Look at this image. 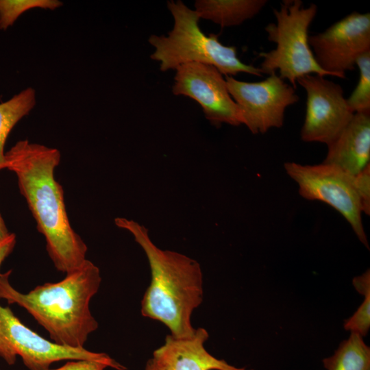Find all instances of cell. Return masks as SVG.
I'll return each instance as SVG.
<instances>
[{
    "mask_svg": "<svg viewBox=\"0 0 370 370\" xmlns=\"http://www.w3.org/2000/svg\"><path fill=\"white\" fill-rule=\"evenodd\" d=\"M60 158L56 148L21 140L5 152V169L16 175L56 269L67 273L87 260L88 247L70 223L64 190L55 178Z\"/></svg>",
    "mask_w": 370,
    "mask_h": 370,
    "instance_id": "6da1fadb",
    "label": "cell"
},
{
    "mask_svg": "<svg viewBox=\"0 0 370 370\" xmlns=\"http://www.w3.org/2000/svg\"><path fill=\"white\" fill-rule=\"evenodd\" d=\"M11 272L0 273V299L26 310L55 343L84 347L89 335L98 328L90 309V300L101 282L98 267L87 259L79 268L66 273L63 280L38 285L27 293L12 286Z\"/></svg>",
    "mask_w": 370,
    "mask_h": 370,
    "instance_id": "7a4b0ae2",
    "label": "cell"
},
{
    "mask_svg": "<svg viewBox=\"0 0 370 370\" xmlns=\"http://www.w3.org/2000/svg\"><path fill=\"white\" fill-rule=\"evenodd\" d=\"M114 223L132 234L149 264L151 282L141 300L142 315L163 323L172 336H192V314L203 301L200 264L180 253L160 249L147 228L133 220L117 217Z\"/></svg>",
    "mask_w": 370,
    "mask_h": 370,
    "instance_id": "3957f363",
    "label": "cell"
},
{
    "mask_svg": "<svg viewBox=\"0 0 370 370\" xmlns=\"http://www.w3.org/2000/svg\"><path fill=\"white\" fill-rule=\"evenodd\" d=\"M167 6L174 20L168 36L151 35L149 42L155 48L152 60L160 62V69L166 71L190 62L214 66L222 75L234 76L246 73L262 77L260 68L247 64L237 56L236 48L223 45L218 35H206L199 26L195 10L182 1H170Z\"/></svg>",
    "mask_w": 370,
    "mask_h": 370,
    "instance_id": "277c9868",
    "label": "cell"
},
{
    "mask_svg": "<svg viewBox=\"0 0 370 370\" xmlns=\"http://www.w3.org/2000/svg\"><path fill=\"white\" fill-rule=\"evenodd\" d=\"M317 12L315 4L305 7L300 0L283 1L280 9H273L276 21L267 24L264 30L276 47L258 54L262 58V74L278 72L295 88L297 79L305 75L330 76L318 65L308 42V29Z\"/></svg>",
    "mask_w": 370,
    "mask_h": 370,
    "instance_id": "5b68a950",
    "label": "cell"
},
{
    "mask_svg": "<svg viewBox=\"0 0 370 370\" xmlns=\"http://www.w3.org/2000/svg\"><path fill=\"white\" fill-rule=\"evenodd\" d=\"M17 356L28 370H51L53 363L61 360L90 361L126 369L107 354L63 346L43 338L23 324L10 307L0 304V357L12 365Z\"/></svg>",
    "mask_w": 370,
    "mask_h": 370,
    "instance_id": "8992f818",
    "label": "cell"
},
{
    "mask_svg": "<svg viewBox=\"0 0 370 370\" xmlns=\"http://www.w3.org/2000/svg\"><path fill=\"white\" fill-rule=\"evenodd\" d=\"M284 167L286 174L297 184L301 197L324 202L335 209L346 219L360 241L369 249L354 176L323 162L304 165L288 162L284 163Z\"/></svg>",
    "mask_w": 370,
    "mask_h": 370,
    "instance_id": "52a82bcc",
    "label": "cell"
},
{
    "mask_svg": "<svg viewBox=\"0 0 370 370\" xmlns=\"http://www.w3.org/2000/svg\"><path fill=\"white\" fill-rule=\"evenodd\" d=\"M225 80L242 124L254 134L281 127L286 108L299 101L295 88L276 73L258 82L239 81L232 76H226Z\"/></svg>",
    "mask_w": 370,
    "mask_h": 370,
    "instance_id": "ba28073f",
    "label": "cell"
},
{
    "mask_svg": "<svg viewBox=\"0 0 370 370\" xmlns=\"http://www.w3.org/2000/svg\"><path fill=\"white\" fill-rule=\"evenodd\" d=\"M308 42L321 69L330 76L345 78L357 59L370 51V14L352 12L325 31L309 36Z\"/></svg>",
    "mask_w": 370,
    "mask_h": 370,
    "instance_id": "9c48e42d",
    "label": "cell"
},
{
    "mask_svg": "<svg viewBox=\"0 0 370 370\" xmlns=\"http://www.w3.org/2000/svg\"><path fill=\"white\" fill-rule=\"evenodd\" d=\"M306 93V114L301 139L307 143H331L352 119L341 86L324 76L310 74L297 79Z\"/></svg>",
    "mask_w": 370,
    "mask_h": 370,
    "instance_id": "30bf717a",
    "label": "cell"
},
{
    "mask_svg": "<svg viewBox=\"0 0 370 370\" xmlns=\"http://www.w3.org/2000/svg\"><path fill=\"white\" fill-rule=\"evenodd\" d=\"M173 86L175 95L188 97L200 104L206 118L220 127L242 124L240 110L230 95L225 79L213 66L186 63L176 69Z\"/></svg>",
    "mask_w": 370,
    "mask_h": 370,
    "instance_id": "8fae6325",
    "label": "cell"
},
{
    "mask_svg": "<svg viewBox=\"0 0 370 370\" xmlns=\"http://www.w3.org/2000/svg\"><path fill=\"white\" fill-rule=\"evenodd\" d=\"M208 333L195 329L188 337L167 335L164 343L153 353L152 359L160 370H247L229 365L209 354L204 347Z\"/></svg>",
    "mask_w": 370,
    "mask_h": 370,
    "instance_id": "7c38bea8",
    "label": "cell"
},
{
    "mask_svg": "<svg viewBox=\"0 0 370 370\" xmlns=\"http://www.w3.org/2000/svg\"><path fill=\"white\" fill-rule=\"evenodd\" d=\"M328 146L323 162L354 176L370 160V112L354 113L338 136Z\"/></svg>",
    "mask_w": 370,
    "mask_h": 370,
    "instance_id": "4fadbf2b",
    "label": "cell"
},
{
    "mask_svg": "<svg viewBox=\"0 0 370 370\" xmlns=\"http://www.w3.org/2000/svg\"><path fill=\"white\" fill-rule=\"evenodd\" d=\"M267 3L266 0H197L195 11L200 18L222 27H231L254 17Z\"/></svg>",
    "mask_w": 370,
    "mask_h": 370,
    "instance_id": "5bb4252c",
    "label": "cell"
},
{
    "mask_svg": "<svg viewBox=\"0 0 370 370\" xmlns=\"http://www.w3.org/2000/svg\"><path fill=\"white\" fill-rule=\"evenodd\" d=\"M36 103V90L28 87L0 103V171L5 169V141L14 127Z\"/></svg>",
    "mask_w": 370,
    "mask_h": 370,
    "instance_id": "9a60e30c",
    "label": "cell"
},
{
    "mask_svg": "<svg viewBox=\"0 0 370 370\" xmlns=\"http://www.w3.org/2000/svg\"><path fill=\"white\" fill-rule=\"evenodd\" d=\"M323 363L328 370H370V349L360 334L352 332Z\"/></svg>",
    "mask_w": 370,
    "mask_h": 370,
    "instance_id": "2e32d148",
    "label": "cell"
},
{
    "mask_svg": "<svg viewBox=\"0 0 370 370\" xmlns=\"http://www.w3.org/2000/svg\"><path fill=\"white\" fill-rule=\"evenodd\" d=\"M356 290L365 296L363 303L356 312L344 324L346 330L355 332L361 336H366L370 327V272L368 269L362 275L353 280Z\"/></svg>",
    "mask_w": 370,
    "mask_h": 370,
    "instance_id": "e0dca14e",
    "label": "cell"
},
{
    "mask_svg": "<svg viewBox=\"0 0 370 370\" xmlns=\"http://www.w3.org/2000/svg\"><path fill=\"white\" fill-rule=\"evenodd\" d=\"M62 5L59 0H0V29H8L21 15L29 10H54Z\"/></svg>",
    "mask_w": 370,
    "mask_h": 370,
    "instance_id": "ac0fdd59",
    "label": "cell"
},
{
    "mask_svg": "<svg viewBox=\"0 0 370 370\" xmlns=\"http://www.w3.org/2000/svg\"><path fill=\"white\" fill-rule=\"evenodd\" d=\"M356 66L359 69V80L347 101L354 113L370 112V51L357 59Z\"/></svg>",
    "mask_w": 370,
    "mask_h": 370,
    "instance_id": "d6986e66",
    "label": "cell"
},
{
    "mask_svg": "<svg viewBox=\"0 0 370 370\" xmlns=\"http://www.w3.org/2000/svg\"><path fill=\"white\" fill-rule=\"evenodd\" d=\"M355 189L362 213L370 214V164L354 176Z\"/></svg>",
    "mask_w": 370,
    "mask_h": 370,
    "instance_id": "ffe728a7",
    "label": "cell"
},
{
    "mask_svg": "<svg viewBox=\"0 0 370 370\" xmlns=\"http://www.w3.org/2000/svg\"><path fill=\"white\" fill-rule=\"evenodd\" d=\"M16 243V235L14 233L0 241V267L5 259L12 252Z\"/></svg>",
    "mask_w": 370,
    "mask_h": 370,
    "instance_id": "44dd1931",
    "label": "cell"
},
{
    "mask_svg": "<svg viewBox=\"0 0 370 370\" xmlns=\"http://www.w3.org/2000/svg\"><path fill=\"white\" fill-rule=\"evenodd\" d=\"M10 233L9 232L5 221L0 213V241L7 238Z\"/></svg>",
    "mask_w": 370,
    "mask_h": 370,
    "instance_id": "7402d4cb",
    "label": "cell"
},
{
    "mask_svg": "<svg viewBox=\"0 0 370 370\" xmlns=\"http://www.w3.org/2000/svg\"><path fill=\"white\" fill-rule=\"evenodd\" d=\"M145 370H160L154 360L151 358L147 362Z\"/></svg>",
    "mask_w": 370,
    "mask_h": 370,
    "instance_id": "603a6c76",
    "label": "cell"
},
{
    "mask_svg": "<svg viewBox=\"0 0 370 370\" xmlns=\"http://www.w3.org/2000/svg\"><path fill=\"white\" fill-rule=\"evenodd\" d=\"M52 370V369H51ZM53 370H71L69 367L66 365H63L62 367L58 368V369H53Z\"/></svg>",
    "mask_w": 370,
    "mask_h": 370,
    "instance_id": "cb8c5ba5",
    "label": "cell"
}]
</instances>
